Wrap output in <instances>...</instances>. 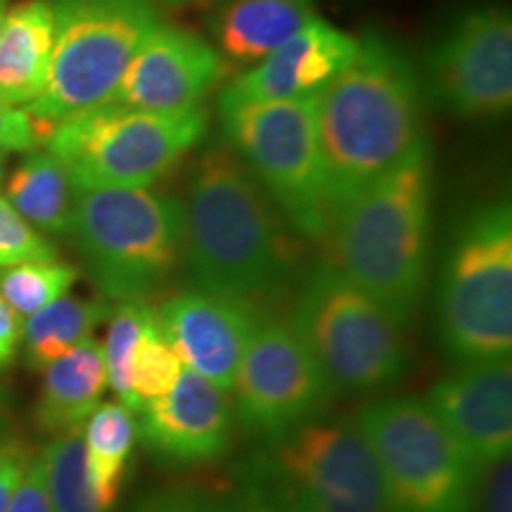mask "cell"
Segmentation results:
<instances>
[{
    "label": "cell",
    "instance_id": "e575fe53",
    "mask_svg": "<svg viewBox=\"0 0 512 512\" xmlns=\"http://www.w3.org/2000/svg\"><path fill=\"white\" fill-rule=\"evenodd\" d=\"M185 508H188V501L183 496L155 494L140 501L131 512H185Z\"/></svg>",
    "mask_w": 512,
    "mask_h": 512
},
{
    "label": "cell",
    "instance_id": "484cf974",
    "mask_svg": "<svg viewBox=\"0 0 512 512\" xmlns=\"http://www.w3.org/2000/svg\"><path fill=\"white\" fill-rule=\"evenodd\" d=\"M79 271L62 261H27L0 268V297L19 318L34 316L72 290Z\"/></svg>",
    "mask_w": 512,
    "mask_h": 512
},
{
    "label": "cell",
    "instance_id": "74e56055",
    "mask_svg": "<svg viewBox=\"0 0 512 512\" xmlns=\"http://www.w3.org/2000/svg\"><path fill=\"white\" fill-rule=\"evenodd\" d=\"M185 512H216V510L214 508H207V505H202V503L188 501V508H185Z\"/></svg>",
    "mask_w": 512,
    "mask_h": 512
},
{
    "label": "cell",
    "instance_id": "f1b7e54d",
    "mask_svg": "<svg viewBox=\"0 0 512 512\" xmlns=\"http://www.w3.org/2000/svg\"><path fill=\"white\" fill-rule=\"evenodd\" d=\"M55 247L50 245L31 223L0 195V268L27 264V261L55 259Z\"/></svg>",
    "mask_w": 512,
    "mask_h": 512
},
{
    "label": "cell",
    "instance_id": "4316f807",
    "mask_svg": "<svg viewBox=\"0 0 512 512\" xmlns=\"http://www.w3.org/2000/svg\"><path fill=\"white\" fill-rule=\"evenodd\" d=\"M183 368V361L159 328L155 311V316L145 325L131 358V411L138 415L147 403L169 394L181 377Z\"/></svg>",
    "mask_w": 512,
    "mask_h": 512
},
{
    "label": "cell",
    "instance_id": "5b68a950",
    "mask_svg": "<svg viewBox=\"0 0 512 512\" xmlns=\"http://www.w3.org/2000/svg\"><path fill=\"white\" fill-rule=\"evenodd\" d=\"M88 273L112 302H147L183 261L181 200L150 188L74 190L72 230Z\"/></svg>",
    "mask_w": 512,
    "mask_h": 512
},
{
    "label": "cell",
    "instance_id": "3957f363",
    "mask_svg": "<svg viewBox=\"0 0 512 512\" xmlns=\"http://www.w3.org/2000/svg\"><path fill=\"white\" fill-rule=\"evenodd\" d=\"M430 235L432 159L425 143L337 209L325 259L406 330L425 294Z\"/></svg>",
    "mask_w": 512,
    "mask_h": 512
},
{
    "label": "cell",
    "instance_id": "8d00e7d4",
    "mask_svg": "<svg viewBox=\"0 0 512 512\" xmlns=\"http://www.w3.org/2000/svg\"><path fill=\"white\" fill-rule=\"evenodd\" d=\"M235 512H275V510L264 508V505H256L252 501H242L238 508H235Z\"/></svg>",
    "mask_w": 512,
    "mask_h": 512
},
{
    "label": "cell",
    "instance_id": "5bb4252c",
    "mask_svg": "<svg viewBox=\"0 0 512 512\" xmlns=\"http://www.w3.org/2000/svg\"><path fill=\"white\" fill-rule=\"evenodd\" d=\"M230 64L207 38L183 27L155 29L121 76L110 102L143 112H181L226 79Z\"/></svg>",
    "mask_w": 512,
    "mask_h": 512
},
{
    "label": "cell",
    "instance_id": "2e32d148",
    "mask_svg": "<svg viewBox=\"0 0 512 512\" xmlns=\"http://www.w3.org/2000/svg\"><path fill=\"white\" fill-rule=\"evenodd\" d=\"M268 311L204 290H185L157 309L159 328L185 368L230 392L247 342Z\"/></svg>",
    "mask_w": 512,
    "mask_h": 512
},
{
    "label": "cell",
    "instance_id": "4fadbf2b",
    "mask_svg": "<svg viewBox=\"0 0 512 512\" xmlns=\"http://www.w3.org/2000/svg\"><path fill=\"white\" fill-rule=\"evenodd\" d=\"M230 392L233 418L259 439L278 437L320 418L335 396L290 320L273 311L256 323Z\"/></svg>",
    "mask_w": 512,
    "mask_h": 512
},
{
    "label": "cell",
    "instance_id": "7402d4cb",
    "mask_svg": "<svg viewBox=\"0 0 512 512\" xmlns=\"http://www.w3.org/2000/svg\"><path fill=\"white\" fill-rule=\"evenodd\" d=\"M8 202L36 230L62 235L72 230L74 188L60 159L50 152H29V157L12 171Z\"/></svg>",
    "mask_w": 512,
    "mask_h": 512
},
{
    "label": "cell",
    "instance_id": "52a82bcc",
    "mask_svg": "<svg viewBox=\"0 0 512 512\" xmlns=\"http://www.w3.org/2000/svg\"><path fill=\"white\" fill-rule=\"evenodd\" d=\"M290 325L335 394L377 392L411 368L406 330L328 259L306 271Z\"/></svg>",
    "mask_w": 512,
    "mask_h": 512
},
{
    "label": "cell",
    "instance_id": "30bf717a",
    "mask_svg": "<svg viewBox=\"0 0 512 512\" xmlns=\"http://www.w3.org/2000/svg\"><path fill=\"white\" fill-rule=\"evenodd\" d=\"M223 140L271 197L299 238L325 242L332 207L318 150L316 100L219 107Z\"/></svg>",
    "mask_w": 512,
    "mask_h": 512
},
{
    "label": "cell",
    "instance_id": "836d02e7",
    "mask_svg": "<svg viewBox=\"0 0 512 512\" xmlns=\"http://www.w3.org/2000/svg\"><path fill=\"white\" fill-rule=\"evenodd\" d=\"M19 342H22V323L8 302L0 297V368H8L15 361Z\"/></svg>",
    "mask_w": 512,
    "mask_h": 512
},
{
    "label": "cell",
    "instance_id": "277c9868",
    "mask_svg": "<svg viewBox=\"0 0 512 512\" xmlns=\"http://www.w3.org/2000/svg\"><path fill=\"white\" fill-rule=\"evenodd\" d=\"M245 501L275 512H403L354 420L261 439L238 467Z\"/></svg>",
    "mask_w": 512,
    "mask_h": 512
},
{
    "label": "cell",
    "instance_id": "d4e9b609",
    "mask_svg": "<svg viewBox=\"0 0 512 512\" xmlns=\"http://www.w3.org/2000/svg\"><path fill=\"white\" fill-rule=\"evenodd\" d=\"M53 512H110L95 494L86 465L83 425L57 434L41 453Z\"/></svg>",
    "mask_w": 512,
    "mask_h": 512
},
{
    "label": "cell",
    "instance_id": "ba28073f",
    "mask_svg": "<svg viewBox=\"0 0 512 512\" xmlns=\"http://www.w3.org/2000/svg\"><path fill=\"white\" fill-rule=\"evenodd\" d=\"M207 128L202 107L143 112L102 102L57 121L46 150L60 159L74 190L150 188L200 143Z\"/></svg>",
    "mask_w": 512,
    "mask_h": 512
},
{
    "label": "cell",
    "instance_id": "ab89813d",
    "mask_svg": "<svg viewBox=\"0 0 512 512\" xmlns=\"http://www.w3.org/2000/svg\"><path fill=\"white\" fill-rule=\"evenodd\" d=\"M3 162H5V150H0V174H3Z\"/></svg>",
    "mask_w": 512,
    "mask_h": 512
},
{
    "label": "cell",
    "instance_id": "603a6c76",
    "mask_svg": "<svg viewBox=\"0 0 512 512\" xmlns=\"http://www.w3.org/2000/svg\"><path fill=\"white\" fill-rule=\"evenodd\" d=\"M138 439V420L121 401L100 403L83 422V446L93 489L107 510L117 501Z\"/></svg>",
    "mask_w": 512,
    "mask_h": 512
},
{
    "label": "cell",
    "instance_id": "d6a6232c",
    "mask_svg": "<svg viewBox=\"0 0 512 512\" xmlns=\"http://www.w3.org/2000/svg\"><path fill=\"white\" fill-rule=\"evenodd\" d=\"M31 448L19 439H8L0 444V512L8 508L12 494L22 482L31 463Z\"/></svg>",
    "mask_w": 512,
    "mask_h": 512
},
{
    "label": "cell",
    "instance_id": "1f68e13d",
    "mask_svg": "<svg viewBox=\"0 0 512 512\" xmlns=\"http://www.w3.org/2000/svg\"><path fill=\"white\" fill-rule=\"evenodd\" d=\"M5 512H53L46 482V465H43L41 456L31 458L27 472H24L22 482L12 494Z\"/></svg>",
    "mask_w": 512,
    "mask_h": 512
},
{
    "label": "cell",
    "instance_id": "8992f818",
    "mask_svg": "<svg viewBox=\"0 0 512 512\" xmlns=\"http://www.w3.org/2000/svg\"><path fill=\"white\" fill-rule=\"evenodd\" d=\"M437 328L458 366L510 358L512 209L505 197L477 204L453 230L439 278Z\"/></svg>",
    "mask_w": 512,
    "mask_h": 512
},
{
    "label": "cell",
    "instance_id": "f546056e",
    "mask_svg": "<svg viewBox=\"0 0 512 512\" xmlns=\"http://www.w3.org/2000/svg\"><path fill=\"white\" fill-rule=\"evenodd\" d=\"M472 512H512V458H503L477 475Z\"/></svg>",
    "mask_w": 512,
    "mask_h": 512
},
{
    "label": "cell",
    "instance_id": "9c48e42d",
    "mask_svg": "<svg viewBox=\"0 0 512 512\" xmlns=\"http://www.w3.org/2000/svg\"><path fill=\"white\" fill-rule=\"evenodd\" d=\"M55 43L46 88L27 107L46 131L76 112L110 102L140 46L162 27L145 0H50Z\"/></svg>",
    "mask_w": 512,
    "mask_h": 512
},
{
    "label": "cell",
    "instance_id": "d6986e66",
    "mask_svg": "<svg viewBox=\"0 0 512 512\" xmlns=\"http://www.w3.org/2000/svg\"><path fill=\"white\" fill-rule=\"evenodd\" d=\"M313 19V0H216L209 34L226 62L264 60Z\"/></svg>",
    "mask_w": 512,
    "mask_h": 512
},
{
    "label": "cell",
    "instance_id": "44dd1931",
    "mask_svg": "<svg viewBox=\"0 0 512 512\" xmlns=\"http://www.w3.org/2000/svg\"><path fill=\"white\" fill-rule=\"evenodd\" d=\"M107 387L105 358L98 339L81 344L43 370V387L36 403V422L43 432L57 434L81 427L100 406Z\"/></svg>",
    "mask_w": 512,
    "mask_h": 512
},
{
    "label": "cell",
    "instance_id": "6da1fadb",
    "mask_svg": "<svg viewBox=\"0 0 512 512\" xmlns=\"http://www.w3.org/2000/svg\"><path fill=\"white\" fill-rule=\"evenodd\" d=\"M183 266L195 290L259 311L294 290L302 247L266 190L226 143L202 152L185 190Z\"/></svg>",
    "mask_w": 512,
    "mask_h": 512
},
{
    "label": "cell",
    "instance_id": "cb8c5ba5",
    "mask_svg": "<svg viewBox=\"0 0 512 512\" xmlns=\"http://www.w3.org/2000/svg\"><path fill=\"white\" fill-rule=\"evenodd\" d=\"M114 311L105 299H55L46 309L24 318L22 339L27 351V363L36 370H46L57 358L69 354L76 344L91 337L98 325L110 320Z\"/></svg>",
    "mask_w": 512,
    "mask_h": 512
},
{
    "label": "cell",
    "instance_id": "f35d334b",
    "mask_svg": "<svg viewBox=\"0 0 512 512\" xmlns=\"http://www.w3.org/2000/svg\"><path fill=\"white\" fill-rule=\"evenodd\" d=\"M5 12H8V0H0V27H3Z\"/></svg>",
    "mask_w": 512,
    "mask_h": 512
},
{
    "label": "cell",
    "instance_id": "d590c367",
    "mask_svg": "<svg viewBox=\"0 0 512 512\" xmlns=\"http://www.w3.org/2000/svg\"><path fill=\"white\" fill-rule=\"evenodd\" d=\"M150 5H162V8H197V5L216 3V0H145Z\"/></svg>",
    "mask_w": 512,
    "mask_h": 512
},
{
    "label": "cell",
    "instance_id": "7c38bea8",
    "mask_svg": "<svg viewBox=\"0 0 512 512\" xmlns=\"http://www.w3.org/2000/svg\"><path fill=\"white\" fill-rule=\"evenodd\" d=\"M422 95L444 114L498 119L512 105V19L501 5L460 12L427 48Z\"/></svg>",
    "mask_w": 512,
    "mask_h": 512
},
{
    "label": "cell",
    "instance_id": "83f0119b",
    "mask_svg": "<svg viewBox=\"0 0 512 512\" xmlns=\"http://www.w3.org/2000/svg\"><path fill=\"white\" fill-rule=\"evenodd\" d=\"M152 316H155V309L147 302H124L114 306L105 344H102L107 387H112L117 399L128 408H131V358Z\"/></svg>",
    "mask_w": 512,
    "mask_h": 512
},
{
    "label": "cell",
    "instance_id": "7a4b0ae2",
    "mask_svg": "<svg viewBox=\"0 0 512 512\" xmlns=\"http://www.w3.org/2000/svg\"><path fill=\"white\" fill-rule=\"evenodd\" d=\"M356 53L313 95L318 150L337 209L427 143L418 72L392 38H356Z\"/></svg>",
    "mask_w": 512,
    "mask_h": 512
},
{
    "label": "cell",
    "instance_id": "ac0fdd59",
    "mask_svg": "<svg viewBox=\"0 0 512 512\" xmlns=\"http://www.w3.org/2000/svg\"><path fill=\"white\" fill-rule=\"evenodd\" d=\"M356 36L313 17L290 41L275 48L245 74H238L223 88L219 107L245 102H275L311 98L344 69L356 53Z\"/></svg>",
    "mask_w": 512,
    "mask_h": 512
},
{
    "label": "cell",
    "instance_id": "9a60e30c",
    "mask_svg": "<svg viewBox=\"0 0 512 512\" xmlns=\"http://www.w3.org/2000/svg\"><path fill=\"white\" fill-rule=\"evenodd\" d=\"M427 403L441 420L460 451L484 472L510 456L512 448V363L510 358L479 361L434 384Z\"/></svg>",
    "mask_w": 512,
    "mask_h": 512
},
{
    "label": "cell",
    "instance_id": "8fae6325",
    "mask_svg": "<svg viewBox=\"0 0 512 512\" xmlns=\"http://www.w3.org/2000/svg\"><path fill=\"white\" fill-rule=\"evenodd\" d=\"M354 422L403 512H472L475 467L425 399L370 401Z\"/></svg>",
    "mask_w": 512,
    "mask_h": 512
},
{
    "label": "cell",
    "instance_id": "ffe728a7",
    "mask_svg": "<svg viewBox=\"0 0 512 512\" xmlns=\"http://www.w3.org/2000/svg\"><path fill=\"white\" fill-rule=\"evenodd\" d=\"M55 12L50 0H24L0 27V102L29 107L43 93L53 57Z\"/></svg>",
    "mask_w": 512,
    "mask_h": 512
},
{
    "label": "cell",
    "instance_id": "e0dca14e",
    "mask_svg": "<svg viewBox=\"0 0 512 512\" xmlns=\"http://www.w3.org/2000/svg\"><path fill=\"white\" fill-rule=\"evenodd\" d=\"M145 446L169 465H197L228 453L233 437V406L228 392L195 370L183 368L174 389L138 413Z\"/></svg>",
    "mask_w": 512,
    "mask_h": 512
},
{
    "label": "cell",
    "instance_id": "4dcf8cb0",
    "mask_svg": "<svg viewBox=\"0 0 512 512\" xmlns=\"http://www.w3.org/2000/svg\"><path fill=\"white\" fill-rule=\"evenodd\" d=\"M46 143V131L31 119L22 107H10L0 102V150L34 152Z\"/></svg>",
    "mask_w": 512,
    "mask_h": 512
}]
</instances>
